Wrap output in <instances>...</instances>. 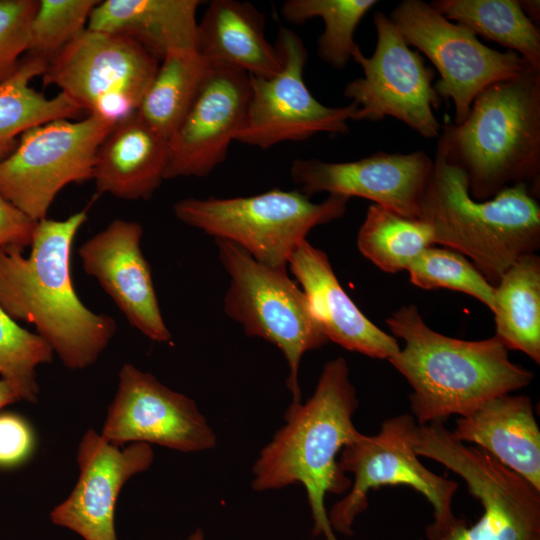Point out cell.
I'll use <instances>...</instances> for the list:
<instances>
[{"mask_svg": "<svg viewBox=\"0 0 540 540\" xmlns=\"http://www.w3.org/2000/svg\"><path fill=\"white\" fill-rule=\"evenodd\" d=\"M86 220V209L64 220H39L28 257L18 248L0 249V306L15 321L33 324L70 369L92 365L117 329L111 316L86 307L73 287L72 244Z\"/></svg>", "mask_w": 540, "mask_h": 540, "instance_id": "1", "label": "cell"}, {"mask_svg": "<svg viewBox=\"0 0 540 540\" xmlns=\"http://www.w3.org/2000/svg\"><path fill=\"white\" fill-rule=\"evenodd\" d=\"M404 347L388 359L407 380L410 405L418 425L467 416L497 396L528 386L533 371L513 363L495 336L462 340L431 329L413 305L386 319Z\"/></svg>", "mask_w": 540, "mask_h": 540, "instance_id": "2", "label": "cell"}, {"mask_svg": "<svg viewBox=\"0 0 540 540\" xmlns=\"http://www.w3.org/2000/svg\"><path fill=\"white\" fill-rule=\"evenodd\" d=\"M358 405L346 360L328 361L313 395L304 403L290 404L285 424L261 450L252 468V488L258 492L302 484L314 522L313 535L325 540H337L325 497L342 494L352 484L337 456L362 435L353 422Z\"/></svg>", "mask_w": 540, "mask_h": 540, "instance_id": "3", "label": "cell"}, {"mask_svg": "<svg viewBox=\"0 0 540 540\" xmlns=\"http://www.w3.org/2000/svg\"><path fill=\"white\" fill-rule=\"evenodd\" d=\"M537 198L519 183L474 200L465 172L438 142L418 219L431 228L435 245L467 257L495 287L511 265L540 247Z\"/></svg>", "mask_w": 540, "mask_h": 540, "instance_id": "4", "label": "cell"}, {"mask_svg": "<svg viewBox=\"0 0 540 540\" xmlns=\"http://www.w3.org/2000/svg\"><path fill=\"white\" fill-rule=\"evenodd\" d=\"M441 130L438 142L465 172L474 200H489L519 183L539 196L540 68L528 66L491 84L461 124Z\"/></svg>", "mask_w": 540, "mask_h": 540, "instance_id": "5", "label": "cell"}, {"mask_svg": "<svg viewBox=\"0 0 540 540\" xmlns=\"http://www.w3.org/2000/svg\"><path fill=\"white\" fill-rule=\"evenodd\" d=\"M348 201L329 195L316 203L299 190L274 188L252 196L185 198L173 212L182 223L238 245L264 265L287 267L308 233L343 217Z\"/></svg>", "mask_w": 540, "mask_h": 540, "instance_id": "6", "label": "cell"}, {"mask_svg": "<svg viewBox=\"0 0 540 540\" xmlns=\"http://www.w3.org/2000/svg\"><path fill=\"white\" fill-rule=\"evenodd\" d=\"M220 262L230 277L224 312L241 324L247 336L272 343L288 366L291 404L301 403L298 383L303 355L329 342L304 292L288 276L286 267L256 261L238 245L215 239Z\"/></svg>", "mask_w": 540, "mask_h": 540, "instance_id": "7", "label": "cell"}, {"mask_svg": "<svg viewBox=\"0 0 540 540\" xmlns=\"http://www.w3.org/2000/svg\"><path fill=\"white\" fill-rule=\"evenodd\" d=\"M417 422L411 414H401L382 422L376 435L362 434L340 452L338 464L352 473L353 482L347 495L328 511L334 532L352 536L354 522L368 508V494L383 486L404 485L424 496L433 508V522L425 528L426 540H438L458 525L453 497L456 481L426 468L412 445Z\"/></svg>", "mask_w": 540, "mask_h": 540, "instance_id": "8", "label": "cell"}, {"mask_svg": "<svg viewBox=\"0 0 540 540\" xmlns=\"http://www.w3.org/2000/svg\"><path fill=\"white\" fill-rule=\"evenodd\" d=\"M412 445L418 456L461 477L482 506L472 525L461 519L438 540H540V490L524 478L480 448L458 441L442 422L417 424Z\"/></svg>", "mask_w": 540, "mask_h": 540, "instance_id": "9", "label": "cell"}, {"mask_svg": "<svg viewBox=\"0 0 540 540\" xmlns=\"http://www.w3.org/2000/svg\"><path fill=\"white\" fill-rule=\"evenodd\" d=\"M159 64L125 35L86 29L48 64L42 78L89 115L116 124L137 112Z\"/></svg>", "mask_w": 540, "mask_h": 540, "instance_id": "10", "label": "cell"}, {"mask_svg": "<svg viewBox=\"0 0 540 540\" xmlns=\"http://www.w3.org/2000/svg\"><path fill=\"white\" fill-rule=\"evenodd\" d=\"M114 126L89 115L34 126L0 161V194L35 221L46 218L57 194L92 179L97 150Z\"/></svg>", "mask_w": 540, "mask_h": 540, "instance_id": "11", "label": "cell"}, {"mask_svg": "<svg viewBox=\"0 0 540 540\" xmlns=\"http://www.w3.org/2000/svg\"><path fill=\"white\" fill-rule=\"evenodd\" d=\"M389 18L407 44L426 55L438 70L440 79L434 88L441 99L453 101L455 125L466 119L485 88L531 66L513 51L482 44L474 32L448 20L425 1L404 0Z\"/></svg>", "mask_w": 540, "mask_h": 540, "instance_id": "12", "label": "cell"}, {"mask_svg": "<svg viewBox=\"0 0 540 540\" xmlns=\"http://www.w3.org/2000/svg\"><path fill=\"white\" fill-rule=\"evenodd\" d=\"M275 47L282 61L274 76H249L250 94L243 124L235 141L261 149L285 141H305L318 133L346 134L357 120L358 106L320 103L304 82L307 49L292 30L281 27Z\"/></svg>", "mask_w": 540, "mask_h": 540, "instance_id": "13", "label": "cell"}, {"mask_svg": "<svg viewBox=\"0 0 540 540\" xmlns=\"http://www.w3.org/2000/svg\"><path fill=\"white\" fill-rule=\"evenodd\" d=\"M377 33L374 53L366 57L358 46L352 59L363 69L344 88L343 95L358 106L357 120L394 117L425 138H438L442 126L434 115L441 98L432 80L435 71L407 42L381 11L373 15Z\"/></svg>", "mask_w": 540, "mask_h": 540, "instance_id": "14", "label": "cell"}, {"mask_svg": "<svg viewBox=\"0 0 540 540\" xmlns=\"http://www.w3.org/2000/svg\"><path fill=\"white\" fill-rule=\"evenodd\" d=\"M101 436L116 446L153 443L181 452L205 451L217 444L193 399L128 363L119 372Z\"/></svg>", "mask_w": 540, "mask_h": 540, "instance_id": "15", "label": "cell"}, {"mask_svg": "<svg viewBox=\"0 0 540 540\" xmlns=\"http://www.w3.org/2000/svg\"><path fill=\"white\" fill-rule=\"evenodd\" d=\"M432 166L433 159L422 150L408 154L378 152L349 162L295 159L290 176L297 190L308 197L322 192L348 199L360 197L406 218L418 219Z\"/></svg>", "mask_w": 540, "mask_h": 540, "instance_id": "16", "label": "cell"}, {"mask_svg": "<svg viewBox=\"0 0 540 540\" xmlns=\"http://www.w3.org/2000/svg\"><path fill=\"white\" fill-rule=\"evenodd\" d=\"M250 94L249 75L211 67L185 116L168 138L164 179L203 177L227 157Z\"/></svg>", "mask_w": 540, "mask_h": 540, "instance_id": "17", "label": "cell"}, {"mask_svg": "<svg viewBox=\"0 0 540 540\" xmlns=\"http://www.w3.org/2000/svg\"><path fill=\"white\" fill-rule=\"evenodd\" d=\"M154 459L150 444L135 442L124 449L88 430L77 452L78 481L50 514L54 524L84 540H118L115 507L120 490L134 475L147 470Z\"/></svg>", "mask_w": 540, "mask_h": 540, "instance_id": "18", "label": "cell"}, {"mask_svg": "<svg viewBox=\"0 0 540 540\" xmlns=\"http://www.w3.org/2000/svg\"><path fill=\"white\" fill-rule=\"evenodd\" d=\"M142 226L115 219L78 249L83 270L94 277L131 326L156 342H167V328L156 296L151 267L141 250Z\"/></svg>", "mask_w": 540, "mask_h": 540, "instance_id": "19", "label": "cell"}, {"mask_svg": "<svg viewBox=\"0 0 540 540\" xmlns=\"http://www.w3.org/2000/svg\"><path fill=\"white\" fill-rule=\"evenodd\" d=\"M288 265L329 341L371 358L390 359L400 350L397 338L374 324L341 286L327 254L304 240Z\"/></svg>", "mask_w": 540, "mask_h": 540, "instance_id": "20", "label": "cell"}, {"mask_svg": "<svg viewBox=\"0 0 540 540\" xmlns=\"http://www.w3.org/2000/svg\"><path fill=\"white\" fill-rule=\"evenodd\" d=\"M451 433L540 490V429L529 396L508 393L492 398L459 417Z\"/></svg>", "mask_w": 540, "mask_h": 540, "instance_id": "21", "label": "cell"}, {"mask_svg": "<svg viewBox=\"0 0 540 540\" xmlns=\"http://www.w3.org/2000/svg\"><path fill=\"white\" fill-rule=\"evenodd\" d=\"M167 151L168 139L137 112L117 122L95 156L97 192L125 200L151 198L165 180Z\"/></svg>", "mask_w": 540, "mask_h": 540, "instance_id": "22", "label": "cell"}, {"mask_svg": "<svg viewBox=\"0 0 540 540\" xmlns=\"http://www.w3.org/2000/svg\"><path fill=\"white\" fill-rule=\"evenodd\" d=\"M197 50L211 67L268 78L282 68L265 35V16L249 2L212 0L197 26Z\"/></svg>", "mask_w": 540, "mask_h": 540, "instance_id": "23", "label": "cell"}, {"mask_svg": "<svg viewBox=\"0 0 540 540\" xmlns=\"http://www.w3.org/2000/svg\"><path fill=\"white\" fill-rule=\"evenodd\" d=\"M199 0H105L93 9L88 30L125 35L159 62L173 49L196 48Z\"/></svg>", "mask_w": 540, "mask_h": 540, "instance_id": "24", "label": "cell"}, {"mask_svg": "<svg viewBox=\"0 0 540 540\" xmlns=\"http://www.w3.org/2000/svg\"><path fill=\"white\" fill-rule=\"evenodd\" d=\"M495 337L540 363V258H519L494 287Z\"/></svg>", "mask_w": 540, "mask_h": 540, "instance_id": "25", "label": "cell"}, {"mask_svg": "<svg viewBox=\"0 0 540 540\" xmlns=\"http://www.w3.org/2000/svg\"><path fill=\"white\" fill-rule=\"evenodd\" d=\"M47 66L44 61L27 56L17 71L0 84V161L16 148L26 130L49 121L70 119L84 111L61 92L48 98L30 86Z\"/></svg>", "mask_w": 540, "mask_h": 540, "instance_id": "26", "label": "cell"}, {"mask_svg": "<svg viewBox=\"0 0 540 540\" xmlns=\"http://www.w3.org/2000/svg\"><path fill=\"white\" fill-rule=\"evenodd\" d=\"M208 70V63L196 48L168 51L137 113L168 139L188 111Z\"/></svg>", "mask_w": 540, "mask_h": 540, "instance_id": "27", "label": "cell"}, {"mask_svg": "<svg viewBox=\"0 0 540 540\" xmlns=\"http://www.w3.org/2000/svg\"><path fill=\"white\" fill-rule=\"evenodd\" d=\"M430 5L448 20L540 68V31L525 15L519 0H434Z\"/></svg>", "mask_w": 540, "mask_h": 540, "instance_id": "28", "label": "cell"}, {"mask_svg": "<svg viewBox=\"0 0 540 540\" xmlns=\"http://www.w3.org/2000/svg\"><path fill=\"white\" fill-rule=\"evenodd\" d=\"M433 245L432 230L425 222L378 204L368 207L357 235L360 253L387 273L407 270L424 249Z\"/></svg>", "mask_w": 540, "mask_h": 540, "instance_id": "29", "label": "cell"}, {"mask_svg": "<svg viewBox=\"0 0 540 540\" xmlns=\"http://www.w3.org/2000/svg\"><path fill=\"white\" fill-rule=\"evenodd\" d=\"M375 0H287L281 14L292 24L320 17L324 31L318 38L317 55L335 69H344L358 47L355 30Z\"/></svg>", "mask_w": 540, "mask_h": 540, "instance_id": "30", "label": "cell"}, {"mask_svg": "<svg viewBox=\"0 0 540 540\" xmlns=\"http://www.w3.org/2000/svg\"><path fill=\"white\" fill-rule=\"evenodd\" d=\"M53 353L41 336L18 325L0 306V376L18 400L37 401L36 368L49 363Z\"/></svg>", "mask_w": 540, "mask_h": 540, "instance_id": "31", "label": "cell"}, {"mask_svg": "<svg viewBox=\"0 0 540 540\" xmlns=\"http://www.w3.org/2000/svg\"><path fill=\"white\" fill-rule=\"evenodd\" d=\"M410 282L422 289L445 288L465 293L485 304L490 310L494 302V286L475 265L450 248L430 246L408 266Z\"/></svg>", "mask_w": 540, "mask_h": 540, "instance_id": "32", "label": "cell"}, {"mask_svg": "<svg viewBox=\"0 0 540 540\" xmlns=\"http://www.w3.org/2000/svg\"><path fill=\"white\" fill-rule=\"evenodd\" d=\"M99 0H39L30 23L28 56L49 64L87 29Z\"/></svg>", "mask_w": 540, "mask_h": 540, "instance_id": "33", "label": "cell"}, {"mask_svg": "<svg viewBox=\"0 0 540 540\" xmlns=\"http://www.w3.org/2000/svg\"><path fill=\"white\" fill-rule=\"evenodd\" d=\"M37 5L38 0H0V84L17 71L28 52Z\"/></svg>", "mask_w": 540, "mask_h": 540, "instance_id": "34", "label": "cell"}, {"mask_svg": "<svg viewBox=\"0 0 540 540\" xmlns=\"http://www.w3.org/2000/svg\"><path fill=\"white\" fill-rule=\"evenodd\" d=\"M33 437L27 423L14 414L0 415V465L23 460L32 448Z\"/></svg>", "mask_w": 540, "mask_h": 540, "instance_id": "35", "label": "cell"}, {"mask_svg": "<svg viewBox=\"0 0 540 540\" xmlns=\"http://www.w3.org/2000/svg\"><path fill=\"white\" fill-rule=\"evenodd\" d=\"M37 222L0 194V249L30 247Z\"/></svg>", "mask_w": 540, "mask_h": 540, "instance_id": "36", "label": "cell"}, {"mask_svg": "<svg viewBox=\"0 0 540 540\" xmlns=\"http://www.w3.org/2000/svg\"><path fill=\"white\" fill-rule=\"evenodd\" d=\"M520 6L525 15L536 25L540 20L539 0H519Z\"/></svg>", "mask_w": 540, "mask_h": 540, "instance_id": "37", "label": "cell"}, {"mask_svg": "<svg viewBox=\"0 0 540 540\" xmlns=\"http://www.w3.org/2000/svg\"><path fill=\"white\" fill-rule=\"evenodd\" d=\"M17 400L18 398L11 387L4 380L0 379V409Z\"/></svg>", "mask_w": 540, "mask_h": 540, "instance_id": "38", "label": "cell"}, {"mask_svg": "<svg viewBox=\"0 0 540 540\" xmlns=\"http://www.w3.org/2000/svg\"><path fill=\"white\" fill-rule=\"evenodd\" d=\"M187 540H205L204 539V533L202 529L197 528L195 529L187 538Z\"/></svg>", "mask_w": 540, "mask_h": 540, "instance_id": "39", "label": "cell"}]
</instances>
